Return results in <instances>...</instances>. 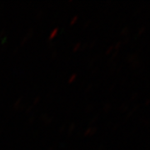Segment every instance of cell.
Wrapping results in <instances>:
<instances>
[{
  "instance_id": "1",
  "label": "cell",
  "mask_w": 150,
  "mask_h": 150,
  "mask_svg": "<svg viewBox=\"0 0 150 150\" xmlns=\"http://www.w3.org/2000/svg\"><path fill=\"white\" fill-rule=\"evenodd\" d=\"M57 32H58V28H54V30H53V31L51 32L50 35H49V38H54V36L56 35Z\"/></svg>"
},
{
  "instance_id": "2",
  "label": "cell",
  "mask_w": 150,
  "mask_h": 150,
  "mask_svg": "<svg viewBox=\"0 0 150 150\" xmlns=\"http://www.w3.org/2000/svg\"><path fill=\"white\" fill-rule=\"evenodd\" d=\"M77 18H78V17H77V16L74 17V18H72V21H71V23H74V22H75V19H76Z\"/></svg>"
},
{
  "instance_id": "3",
  "label": "cell",
  "mask_w": 150,
  "mask_h": 150,
  "mask_svg": "<svg viewBox=\"0 0 150 150\" xmlns=\"http://www.w3.org/2000/svg\"><path fill=\"white\" fill-rule=\"evenodd\" d=\"M75 77H76V74H73V76L71 78H69V81H73V79H74Z\"/></svg>"
}]
</instances>
